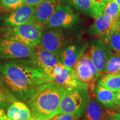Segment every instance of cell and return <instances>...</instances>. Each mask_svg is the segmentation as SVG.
Masks as SVG:
<instances>
[{
	"mask_svg": "<svg viewBox=\"0 0 120 120\" xmlns=\"http://www.w3.org/2000/svg\"><path fill=\"white\" fill-rule=\"evenodd\" d=\"M0 82L13 101H27L49 78L28 60L0 63Z\"/></svg>",
	"mask_w": 120,
	"mask_h": 120,
	"instance_id": "obj_1",
	"label": "cell"
},
{
	"mask_svg": "<svg viewBox=\"0 0 120 120\" xmlns=\"http://www.w3.org/2000/svg\"><path fill=\"white\" fill-rule=\"evenodd\" d=\"M67 90L55 82L41 85L27 101L32 115L49 120L58 114L60 103Z\"/></svg>",
	"mask_w": 120,
	"mask_h": 120,
	"instance_id": "obj_2",
	"label": "cell"
},
{
	"mask_svg": "<svg viewBox=\"0 0 120 120\" xmlns=\"http://www.w3.org/2000/svg\"><path fill=\"white\" fill-rule=\"evenodd\" d=\"M44 27L31 22L15 27H6L1 30L2 37L13 40L34 48L40 45Z\"/></svg>",
	"mask_w": 120,
	"mask_h": 120,
	"instance_id": "obj_3",
	"label": "cell"
},
{
	"mask_svg": "<svg viewBox=\"0 0 120 120\" xmlns=\"http://www.w3.org/2000/svg\"><path fill=\"white\" fill-rule=\"evenodd\" d=\"M91 100L89 90L78 87L67 90L61 100L58 113H68L80 118Z\"/></svg>",
	"mask_w": 120,
	"mask_h": 120,
	"instance_id": "obj_4",
	"label": "cell"
},
{
	"mask_svg": "<svg viewBox=\"0 0 120 120\" xmlns=\"http://www.w3.org/2000/svg\"><path fill=\"white\" fill-rule=\"evenodd\" d=\"M35 49L10 38L0 37V60L29 58L34 56Z\"/></svg>",
	"mask_w": 120,
	"mask_h": 120,
	"instance_id": "obj_5",
	"label": "cell"
},
{
	"mask_svg": "<svg viewBox=\"0 0 120 120\" xmlns=\"http://www.w3.org/2000/svg\"><path fill=\"white\" fill-rule=\"evenodd\" d=\"M75 74L81 81L87 84L92 94L96 82L100 75L94 66L89 54V52L84 53L72 67Z\"/></svg>",
	"mask_w": 120,
	"mask_h": 120,
	"instance_id": "obj_6",
	"label": "cell"
},
{
	"mask_svg": "<svg viewBox=\"0 0 120 120\" xmlns=\"http://www.w3.org/2000/svg\"><path fill=\"white\" fill-rule=\"evenodd\" d=\"M88 52L91 61L100 76H102L106 63L113 55V51L103 40L96 38L91 42Z\"/></svg>",
	"mask_w": 120,
	"mask_h": 120,
	"instance_id": "obj_7",
	"label": "cell"
},
{
	"mask_svg": "<svg viewBox=\"0 0 120 120\" xmlns=\"http://www.w3.org/2000/svg\"><path fill=\"white\" fill-rule=\"evenodd\" d=\"M34 49V56L28 58V61L49 77L54 68L61 62L59 56L45 50L40 45Z\"/></svg>",
	"mask_w": 120,
	"mask_h": 120,
	"instance_id": "obj_8",
	"label": "cell"
},
{
	"mask_svg": "<svg viewBox=\"0 0 120 120\" xmlns=\"http://www.w3.org/2000/svg\"><path fill=\"white\" fill-rule=\"evenodd\" d=\"M78 19L79 16L71 7L64 4H57L46 27H71L76 23Z\"/></svg>",
	"mask_w": 120,
	"mask_h": 120,
	"instance_id": "obj_9",
	"label": "cell"
},
{
	"mask_svg": "<svg viewBox=\"0 0 120 120\" xmlns=\"http://www.w3.org/2000/svg\"><path fill=\"white\" fill-rule=\"evenodd\" d=\"M64 37L61 28L46 27L42 33L40 46L45 50L56 54H59L64 47Z\"/></svg>",
	"mask_w": 120,
	"mask_h": 120,
	"instance_id": "obj_10",
	"label": "cell"
},
{
	"mask_svg": "<svg viewBox=\"0 0 120 120\" xmlns=\"http://www.w3.org/2000/svg\"><path fill=\"white\" fill-rule=\"evenodd\" d=\"M35 7L23 4L13 10L4 19L6 27H15L33 22Z\"/></svg>",
	"mask_w": 120,
	"mask_h": 120,
	"instance_id": "obj_11",
	"label": "cell"
},
{
	"mask_svg": "<svg viewBox=\"0 0 120 120\" xmlns=\"http://www.w3.org/2000/svg\"><path fill=\"white\" fill-rule=\"evenodd\" d=\"M49 80L50 82L59 84L67 90L78 87H85L89 90V87L87 84L81 82L78 79L72 68L65 66H64L59 74L51 77Z\"/></svg>",
	"mask_w": 120,
	"mask_h": 120,
	"instance_id": "obj_12",
	"label": "cell"
},
{
	"mask_svg": "<svg viewBox=\"0 0 120 120\" xmlns=\"http://www.w3.org/2000/svg\"><path fill=\"white\" fill-rule=\"evenodd\" d=\"M120 26V21H114L107 16L102 13L96 19L94 23L88 29V34L94 37L102 38L112 30Z\"/></svg>",
	"mask_w": 120,
	"mask_h": 120,
	"instance_id": "obj_13",
	"label": "cell"
},
{
	"mask_svg": "<svg viewBox=\"0 0 120 120\" xmlns=\"http://www.w3.org/2000/svg\"><path fill=\"white\" fill-rule=\"evenodd\" d=\"M87 45L86 43L71 45L65 46L59 54L61 62L66 67L72 68L77 61L85 53Z\"/></svg>",
	"mask_w": 120,
	"mask_h": 120,
	"instance_id": "obj_14",
	"label": "cell"
},
{
	"mask_svg": "<svg viewBox=\"0 0 120 120\" xmlns=\"http://www.w3.org/2000/svg\"><path fill=\"white\" fill-rule=\"evenodd\" d=\"M57 6V0H45L35 7L33 22L44 27Z\"/></svg>",
	"mask_w": 120,
	"mask_h": 120,
	"instance_id": "obj_15",
	"label": "cell"
},
{
	"mask_svg": "<svg viewBox=\"0 0 120 120\" xmlns=\"http://www.w3.org/2000/svg\"><path fill=\"white\" fill-rule=\"evenodd\" d=\"M92 94L102 106L109 109H117L116 92L105 88L98 83L96 84Z\"/></svg>",
	"mask_w": 120,
	"mask_h": 120,
	"instance_id": "obj_16",
	"label": "cell"
},
{
	"mask_svg": "<svg viewBox=\"0 0 120 120\" xmlns=\"http://www.w3.org/2000/svg\"><path fill=\"white\" fill-rule=\"evenodd\" d=\"M60 4L68 6L86 16L96 19L102 12L93 5L90 0H58Z\"/></svg>",
	"mask_w": 120,
	"mask_h": 120,
	"instance_id": "obj_17",
	"label": "cell"
},
{
	"mask_svg": "<svg viewBox=\"0 0 120 120\" xmlns=\"http://www.w3.org/2000/svg\"><path fill=\"white\" fill-rule=\"evenodd\" d=\"M6 115L13 120H26L31 116L28 106L19 101H13L9 105Z\"/></svg>",
	"mask_w": 120,
	"mask_h": 120,
	"instance_id": "obj_18",
	"label": "cell"
},
{
	"mask_svg": "<svg viewBox=\"0 0 120 120\" xmlns=\"http://www.w3.org/2000/svg\"><path fill=\"white\" fill-rule=\"evenodd\" d=\"M98 83L110 91L118 92L120 90V72L102 75Z\"/></svg>",
	"mask_w": 120,
	"mask_h": 120,
	"instance_id": "obj_19",
	"label": "cell"
},
{
	"mask_svg": "<svg viewBox=\"0 0 120 120\" xmlns=\"http://www.w3.org/2000/svg\"><path fill=\"white\" fill-rule=\"evenodd\" d=\"M105 112L100 103L91 99L84 113L85 120H101Z\"/></svg>",
	"mask_w": 120,
	"mask_h": 120,
	"instance_id": "obj_20",
	"label": "cell"
},
{
	"mask_svg": "<svg viewBox=\"0 0 120 120\" xmlns=\"http://www.w3.org/2000/svg\"><path fill=\"white\" fill-rule=\"evenodd\" d=\"M102 40L109 45L113 52L120 55V26H118L109 33Z\"/></svg>",
	"mask_w": 120,
	"mask_h": 120,
	"instance_id": "obj_21",
	"label": "cell"
},
{
	"mask_svg": "<svg viewBox=\"0 0 120 120\" xmlns=\"http://www.w3.org/2000/svg\"><path fill=\"white\" fill-rule=\"evenodd\" d=\"M102 13L114 21H118L120 19V8L113 0H107Z\"/></svg>",
	"mask_w": 120,
	"mask_h": 120,
	"instance_id": "obj_22",
	"label": "cell"
},
{
	"mask_svg": "<svg viewBox=\"0 0 120 120\" xmlns=\"http://www.w3.org/2000/svg\"><path fill=\"white\" fill-rule=\"evenodd\" d=\"M119 72H120V55L113 53L106 63L103 75L117 73Z\"/></svg>",
	"mask_w": 120,
	"mask_h": 120,
	"instance_id": "obj_23",
	"label": "cell"
},
{
	"mask_svg": "<svg viewBox=\"0 0 120 120\" xmlns=\"http://www.w3.org/2000/svg\"><path fill=\"white\" fill-rule=\"evenodd\" d=\"M23 4V0H1V6L7 11H12Z\"/></svg>",
	"mask_w": 120,
	"mask_h": 120,
	"instance_id": "obj_24",
	"label": "cell"
},
{
	"mask_svg": "<svg viewBox=\"0 0 120 120\" xmlns=\"http://www.w3.org/2000/svg\"><path fill=\"white\" fill-rule=\"evenodd\" d=\"M11 101V99L0 82V109H4L7 108Z\"/></svg>",
	"mask_w": 120,
	"mask_h": 120,
	"instance_id": "obj_25",
	"label": "cell"
},
{
	"mask_svg": "<svg viewBox=\"0 0 120 120\" xmlns=\"http://www.w3.org/2000/svg\"><path fill=\"white\" fill-rule=\"evenodd\" d=\"M79 118L71 114L60 113L57 114L49 120H77Z\"/></svg>",
	"mask_w": 120,
	"mask_h": 120,
	"instance_id": "obj_26",
	"label": "cell"
},
{
	"mask_svg": "<svg viewBox=\"0 0 120 120\" xmlns=\"http://www.w3.org/2000/svg\"><path fill=\"white\" fill-rule=\"evenodd\" d=\"M90 1L94 7H96L100 11L103 12V8L107 2V0H90Z\"/></svg>",
	"mask_w": 120,
	"mask_h": 120,
	"instance_id": "obj_27",
	"label": "cell"
},
{
	"mask_svg": "<svg viewBox=\"0 0 120 120\" xmlns=\"http://www.w3.org/2000/svg\"><path fill=\"white\" fill-rule=\"evenodd\" d=\"M44 1L45 0H23V4L32 7H36Z\"/></svg>",
	"mask_w": 120,
	"mask_h": 120,
	"instance_id": "obj_28",
	"label": "cell"
},
{
	"mask_svg": "<svg viewBox=\"0 0 120 120\" xmlns=\"http://www.w3.org/2000/svg\"><path fill=\"white\" fill-rule=\"evenodd\" d=\"M101 120H113L111 115V112L105 111L104 115H103Z\"/></svg>",
	"mask_w": 120,
	"mask_h": 120,
	"instance_id": "obj_29",
	"label": "cell"
},
{
	"mask_svg": "<svg viewBox=\"0 0 120 120\" xmlns=\"http://www.w3.org/2000/svg\"><path fill=\"white\" fill-rule=\"evenodd\" d=\"M0 120H13L9 118L7 115L4 113V110L0 109Z\"/></svg>",
	"mask_w": 120,
	"mask_h": 120,
	"instance_id": "obj_30",
	"label": "cell"
},
{
	"mask_svg": "<svg viewBox=\"0 0 120 120\" xmlns=\"http://www.w3.org/2000/svg\"><path fill=\"white\" fill-rule=\"evenodd\" d=\"M111 115L113 120H120V113L111 112Z\"/></svg>",
	"mask_w": 120,
	"mask_h": 120,
	"instance_id": "obj_31",
	"label": "cell"
},
{
	"mask_svg": "<svg viewBox=\"0 0 120 120\" xmlns=\"http://www.w3.org/2000/svg\"><path fill=\"white\" fill-rule=\"evenodd\" d=\"M116 103L117 105L118 109H120V90L118 92H116Z\"/></svg>",
	"mask_w": 120,
	"mask_h": 120,
	"instance_id": "obj_32",
	"label": "cell"
},
{
	"mask_svg": "<svg viewBox=\"0 0 120 120\" xmlns=\"http://www.w3.org/2000/svg\"><path fill=\"white\" fill-rule=\"evenodd\" d=\"M26 120H43L42 118H39L38 117H36L35 116H34V115H32V116H31L29 118H28V119Z\"/></svg>",
	"mask_w": 120,
	"mask_h": 120,
	"instance_id": "obj_33",
	"label": "cell"
},
{
	"mask_svg": "<svg viewBox=\"0 0 120 120\" xmlns=\"http://www.w3.org/2000/svg\"><path fill=\"white\" fill-rule=\"evenodd\" d=\"M113 1H115V2L118 4V6L120 7V0H113Z\"/></svg>",
	"mask_w": 120,
	"mask_h": 120,
	"instance_id": "obj_34",
	"label": "cell"
},
{
	"mask_svg": "<svg viewBox=\"0 0 120 120\" xmlns=\"http://www.w3.org/2000/svg\"><path fill=\"white\" fill-rule=\"evenodd\" d=\"M77 120H82V119H79H79H78Z\"/></svg>",
	"mask_w": 120,
	"mask_h": 120,
	"instance_id": "obj_35",
	"label": "cell"
},
{
	"mask_svg": "<svg viewBox=\"0 0 120 120\" xmlns=\"http://www.w3.org/2000/svg\"><path fill=\"white\" fill-rule=\"evenodd\" d=\"M118 112H119V113H120V109H119V110H118Z\"/></svg>",
	"mask_w": 120,
	"mask_h": 120,
	"instance_id": "obj_36",
	"label": "cell"
},
{
	"mask_svg": "<svg viewBox=\"0 0 120 120\" xmlns=\"http://www.w3.org/2000/svg\"><path fill=\"white\" fill-rule=\"evenodd\" d=\"M119 21H120V20H119Z\"/></svg>",
	"mask_w": 120,
	"mask_h": 120,
	"instance_id": "obj_37",
	"label": "cell"
}]
</instances>
